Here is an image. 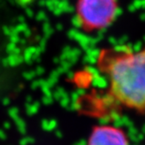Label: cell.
I'll return each instance as SVG.
<instances>
[{
    "label": "cell",
    "instance_id": "obj_1",
    "mask_svg": "<svg viewBox=\"0 0 145 145\" xmlns=\"http://www.w3.org/2000/svg\"><path fill=\"white\" fill-rule=\"evenodd\" d=\"M96 67L109 82L107 92L101 97L102 109L145 112V47L138 51L102 49Z\"/></svg>",
    "mask_w": 145,
    "mask_h": 145
},
{
    "label": "cell",
    "instance_id": "obj_2",
    "mask_svg": "<svg viewBox=\"0 0 145 145\" xmlns=\"http://www.w3.org/2000/svg\"><path fill=\"white\" fill-rule=\"evenodd\" d=\"M118 11V0H77L76 22L84 32L101 31L115 21Z\"/></svg>",
    "mask_w": 145,
    "mask_h": 145
},
{
    "label": "cell",
    "instance_id": "obj_3",
    "mask_svg": "<svg viewBox=\"0 0 145 145\" xmlns=\"http://www.w3.org/2000/svg\"><path fill=\"white\" fill-rule=\"evenodd\" d=\"M87 145H129L126 133L117 126L102 125L94 126Z\"/></svg>",
    "mask_w": 145,
    "mask_h": 145
}]
</instances>
